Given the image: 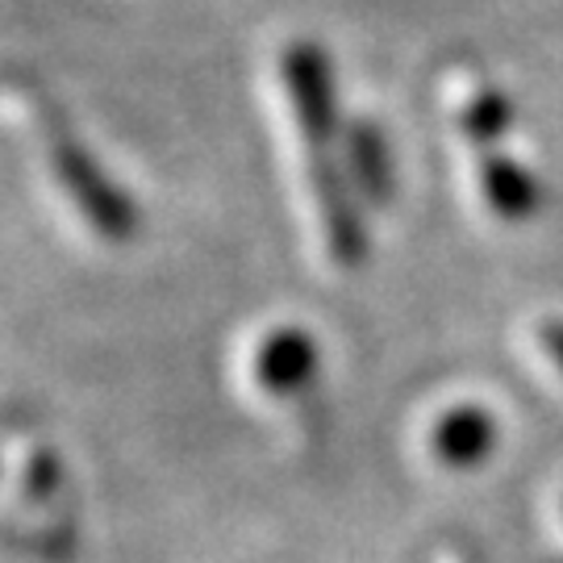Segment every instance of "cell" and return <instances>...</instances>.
I'll return each instance as SVG.
<instances>
[{"instance_id": "6da1fadb", "label": "cell", "mask_w": 563, "mask_h": 563, "mask_svg": "<svg viewBox=\"0 0 563 563\" xmlns=\"http://www.w3.org/2000/svg\"><path fill=\"white\" fill-rule=\"evenodd\" d=\"M280 88L292 109V125L309 151H330V139L339 130L334 113V76L325 63L322 46L292 42L280 55Z\"/></svg>"}, {"instance_id": "7a4b0ae2", "label": "cell", "mask_w": 563, "mask_h": 563, "mask_svg": "<svg viewBox=\"0 0 563 563\" xmlns=\"http://www.w3.org/2000/svg\"><path fill=\"white\" fill-rule=\"evenodd\" d=\"M38 134H42V146H46V155L59 163L63 180H67V188L80 197V201H88L97 213H101L104 225H121L125 222V209H121V201L113 205V197H109V188H104V180L92 172V163L84 159L80 151H76V142H71V134L63 130V121L55 109H46V104H38Z\"/></svg>"}, {"instance_id": "3957f363", "label": "cell", "mask_w": 563, "mask_h": 563, "mask_svg": "<svg viewBox=\"0 0 563 563\" xmlns=\"http://www.w3.org/2000/svg\"><path fill=\"white\" fill-rule=\"evenodd\" d=\"M476 192L501 222H526L539 209V180L518 159L484 151L476 159Z\"/></svg>"}, {"instance_id": "277c9868", "label": "cell", "mask_w": 563, "mask_h": 563, "mask_svg": "<svg viewBox=\"0 0 563 563\" xmlns=\"http://www.w3.org/2000/svg\"><path fill=\"white\" fill-rule=\"evenodd\" d=\"M342 146H346V176H351V188L367 197V201H388L393 197V163H388V146L384 139L372 130V125H351L342 134Z\"/></svg>"}, {"instance_id": "5b68a950", "label": "cell", "mask_w": 563, "mask_h": 563, "mask_svg": "<svg viewBox=\"0 0 563 563\" xmlns=\"http://www.w3.org/2000/svg\"><path fill=\"white\" fill-rule=\"evenodd\" d=\"M451 118H455L463 139L488 151V146L509 130V101H505L501 88H493L488 80H476L455 97Z\"/></svg>"}, {"instance_id": "8992f818", "label": "cell", "mask_w": 563, "mask_h": 563, "mask_svg": "<svg viewBox=\"0 0 563 563\" xmlns=\"http://www.w3.org/2000/svg\"><path fill=\"white\" fill-rule=\"evenodd\" d=\"M434 451L443 463H472L488 455V413H451L434 434Z\"/></svg>"}, {"instance_id": "52a82bcc", "label": "cell", "mask_w": 563, "mask_h": 563, "mask_svg": "<svg viewBox=\"0 0 563 563\" xmlns=\"http://www.w3.org/2000/svg\"><path fill=\"white\" fill-rule=\"evenodd\" d=\"M534 339H539V346H543L547 360H551V363H555V367L563 372V322H547V325H539V334H534Z\"/></svg>"}]
</instances>
